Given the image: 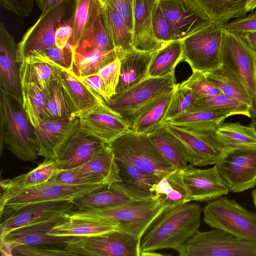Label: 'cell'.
I'll return each instance as SVG.
<instances>
[{
    "label": "cell",
    "instance_id": "obj_1",
    "mask_svg": "<svg viewBox=\"0 0 256 256\" xmlns=\"http://www.w3.org/2000/svg\"><path fill=\"white\" fill-rule=\"evenodd\" d=\"M202 210L198 204L190 202L164 210L142 238L141 253L166 248L176 250L184 244L199 231Z\"/></svg>",
    "mask_w": 256,
    "mask_h": 256
},
{
    "label": "cell",
    "instance_id": "obj_2",
    "mask_svg": "<svg viewBox=\"0 0 256 256\" xmlns=\"http://www.w3.org/2000/svg\"><path fill=\"white\" fill-rule=\"evenodd\" d=\"M0 152L3 146L18 158L32 162L38 158L34 126L22 106L4 89L0 88Z\"/></svg>",
    "mask_w": 256,
    "mask_h": 256
},
{
    "label": "cell",
    "instance_id": "obj_3",
    "mask_svg": "<svg viewBox=\"0 0 256 256\" xmlns=\"http://www.w3.org/2000/svg\"><path fill=\"white\" fill-rule=\"evenodd\" d=\"M158 198L134 201L108 209L74 210L66 213L67 218H101L115 223L118 230L141 240L144 234L164 210Z\"/></svg>",
    "mask_w": 256,
    "mask_h": 256
},
{
    "label": "cell",
    "instance_id": "obj_4",
    "mask_svg": "<svg viewBox=\"0 0 256 256\" xmlns=\"http://www.w3.org/2000/svg\"><path fill=\"white\" fill-rule=\"evenodd\" d=\"M107 145L116 160L131 164L160 178L176 170L161 154L148 135L130 130Z\"/></svg>",
    "mask_w": 256,
    "mask_h": 256
},
{
    "label": "cell",
    "instance_id": "obj_5",
    "mask_svg": "<svg viewBox=\"0 0 256 256\" xmlns=\"http://www.w3.org/2000/svg\"><path fill=\"white\" fill-rule=\"evenodd\" d=\"M202 212L204 220L212 228L256 244V213L234 200L221 196L206 204Z\"/></svg>",
    "mask_w": 256,
    "mask_h": 256
},
{
    "label": "cell",
    "instance_id": "obj_6",
    "mask_svg": "<svg viewBox=\"0 0 256 256\" xmlns=\"http://www.w3.org/2000/svg\"><path fill=\"white\" fill-rule=\"evenodd\" d=\"M224 34L223 25L210 22L183 38V60L192 71L205 73L218 68L222 65Z\"/></svg>",
    "mask_w": 256,
    "mask_h": 256
},
{
    "label": "cell",
    "instance_id": "obj_7",
    "mask_svg": "<svg viewBox=\"0 0 256 256\" xmlns=\"http://www.w3.org/2000/svg\"><path fill=\"white\" fill-rule=\"evenodd\" d=\"M176 250L180 256H256V244L214 228L198 231Z\"/></svg>",
    "mask_w": 256,
    "mask_h": 256
},
{
    "label": "cell",
    "instance_id": "obj_8",
    "mask_svg": "<svg viewBox=\"0 0 256 256\" xmlns=\"http://www.w3.org/2000/svg\"><path fill=\"white\" fill-rule=\"evenodd\" d=\"M63 248L72 256H140V240L117 230L106 234L70 237Z\"/></svg>",
    "mask_w": 256,
    "mask_h": 256
},
{
    "label": "cell",
    "instance_id": "obj_9",
    "mask_svg": "<svg viewBox=\"0 0 256 256\" xmlns=\"http://www.w3.org/2000/svg\"><path fill=\"white\" fill-rule=\"evenodd\" d=\"M176 84L174 71L166 76L147 78L126 90L116 93L105 103L130 126L145 106L162 94L172 90Z\"/></svg>",
    "mask_w": 256,
    "mask_h": 256
},
{
    "label": "cell",
    "instance_id": "obj_10",
    "mask_svg": "<svg viewBox=\"0 0 256 256\" xmlns=\"http://www.w3.org/2000/svg\"><path fill=\"white\" fill-rule=\"evenodd\" d=\"M222 64L244 84L252 103V121L256 120V58L241 35L224 30Z\"/></svg>",
    "mask_w": 256,
    "mask_h": 256
},
{
    "label": "cell",
    "instance_id": "obj_11",
    "mask_svg": "<svg viewBox=\"0 0 256 256\" xmlns=\"http://www.w3.org/2000/svg\"><path fill=\"white\" fill-rule=\"evenodd\" d=\"M214 165L230 192H240L256 185V147L224 150Z\"/></svg>",
    "mask_w": 256,
    "mask_h": 256
},
{
    "label": "cell",
    "instance_id": "obj_12",
    "mask_svg": "<svg viewBox=\"0 0 256 256\" xmlns=\"http://www.w3.org/2000/svg\"><path fill=\"white\" fill-rule=\"evenodd\" d=\"M104 185V184H66L46 182L24 190L8 198L0 215L13 212L28 204L43 202L72 201Z\"/></svg>",
    "mask_w": 256,
    "mask_h": 256
},
{
    "label": "cell",
    "instance_id": "obj_13",
    "mask_svg": "<svg viewBox=\"0 0 256 256\" xmlns=\"http://www.w3.org/2000/svg\"><path fill=\"white\" fill-rule=\"evenodd\" d=\"M66 10V5L64 4L42 13L18 44L16 60L19 64L33 52L56 46L55 32L62 24Z\"/></svg>",
    "mask_w": 256,
    "mask_h": 256
},
{
    "label": "cell",
    "instance_id": "obj_14",
    "mask_svg": "<svg viewBox=\"0 0 256 256\" xmlns=\"http://www.w3.org/2000/svg\"><path fill=\"white\" fill-rule=\"evenodd\" d=\"M78 126V118L73 116L42 120L34 127L38 156L45 160H56Z\"/></svg>",
    "mask_w": 256,
    "mask_h": 256
},
{
    "label": "cell",
    "instance_id": "obj_15",
    "mask_svg": "<svg viewBox=\"0 0 256 256\" xmlns=\"http://www.w3.org/2000/svg\"><path fill=\"white\" fill-rule=\"evenodd\" d=\"M158 6L170 24L178 40L198 31L211 22L194 0H158Z\"/></svg>",
    "mask_w": 256,
    "mask_h": 256
},
{
    "label": "cell",
    "instance_id": "obj_16",
    "mask_svg": "<svg viewBox=\"0 0 256 256\" xmlns=\"http://www.w3.org/2000/svg\"><path fill=\"white\" fill-rule=\"evenodd\" d=\"M164 124L184 144L190 156V164L192 166L215 164L224 152L214 136V130H188L172 124Z\"/></svg>",
    "mask_w": 256,
    "mask_h": 256
},
{
    "label": "cell",
    "instance_id": "obj_17",
    "mask_svg": "<svg viewBox=\"0 0 256 256\" xmlns=\"http://www.w3.org/2000/svg\"><path fill=\"white\" fill-rule=\"evenodd\" d=\"M78 128L106 144L130 130V126L118 113L105 102L87 111L78 118Z\"/></svg>",
    "mask_w": 256,
    "mask_h": 256
},
{
    "label": "cell",
    "instance_id": "obj_18",
    "mask_svg": "<svg viewBox=\"0 0 256 256\" xmlns=\"http://www.w3.org/2000/svg\"><path fill=\"white\" fill-rule=\"evenodd\" d=\"M180 171L192 201L210 202L230 192L215 165L210 168L200 169L188 164Z\"/></svg>",
    "mask_w": 256,
    "mask_h": 256
},
{
    "label": "cell",
    "instance_id": "obj_19",
    "mask_svg": "<svg viewBox=\"0 0 256 256\" xmlns=\"http://www.w3.org/2000/svg\"><path fill=\"white\" fill-rule=\"evenodd\" d=\"M74 210L71 200L34 203L12 213L0 224V240L11 231Z\"/></svg>",
    "mask_w": 256,
    "mask_h": 256
},
{
    "label": "cell",
    "instance_id": "obj_20",
    "mask_svg": "<svg viewBox=\"0 0 256 256\" xmlns=\"http://www.w3.org/2000/svg\"><path fill=\"white\" fill-rule=\"evenodd\" d=\"M18 44L8 31L5 24H0V88L19 102H22L20 66L16 60Z\"/></svg>",
    "mask_w": 256,
    "mask_h": 256
},
{
    "label": "cell",
    "instance_id": "obj_21",
    "mask_svg": "<svg viewBox=\"0 0 256 256\" xmlns=\"http://www.w3.org/2000/svg\"><path fill=\"white\" fill-rule=\"evenodd\" d=\"M66 213L54 216L38 222L15 229L0 240L10 247L19 246L63 244L70 238L48 234L57 224L66 220Z\"/></svg>",
    "mask_w": 256,
    "mask_h": 256
},
{
    "label": "cell",
    "instance_id": "obj_22",
    "mask_svg": "<svg viewBox=\"0 0 256 256\" xmlns=\"http://www.w3.org/2000/svg\"><path fill=\"white\" fill-rule=\"evenodd\" d=\"M44 62L55 68L56 77L68 97L72 108L73 116L78 118L90 110L105 102L100 96L90 90L75 74L72 70L64 68L52 62Z\"/></svg>",
    "mask_w": 256,
    "mask_h": 256
},
{
    "label": "cell",
    "instance_id": "obj_23",
    "mask_svg": "<svg viewBox=\"0 0 256 256\" xmlns=\"http://www.w3.org/2000/svg\"><path fill=\"white\" fill-rule=\"evenodd\" d=\"M158 5V0H134V48L143 51H155L164 44L156 40L153 30V18Z\"/></svg>",
    "mask_w": 256,
    "mask_h": 256
},
{
    "label": "cell",
    "instance_id": "obj_24",
    "mask_svg": "<svg viewBox=\"0 0 256 256\" xmlns=\"http://www.w3.org/2000/svg\"><path fill=\"white\" fill-rule=\"evenodd\" d=\"M105 144L101 140L78 128L56 160L58 169L60 171L70 170L85 164Z\"/></svg>",
    "mask_w": 256,
    "mask_h": 256
},
{
    "label": "cell",
    "instance_id": "obj_25",
    "mask_svg": "<svg viewBox=\"0 0 256 256\" xmlns=\"http://www.w3.org/2000/svg\"><path fill=\"white\" fill-rule=\"evenodd\" d=\"M116 160L120 178V182H114L116 188L134 201L156 198L152 188L161 178L145 172L131 164Z\"/></svg>",
    "mask_w": 256,
    "mask_h": 256
},
{
    "label": "cell",
    "instance_id": "obj_26",
    "mask_svg": "<svg viewBox=\"0 0 256 256\" xmlns=\"http://www.w3.org/2000/svg\"><path fill=\"white\" fill-rule=\"evenodd\" d=\"M60 170L56 160H45L32 170L12 178L0 180V211L6 201L24 190L48 182Z\"/></svg>",
    "mask_w": 256,
    "mask_h": 256
},
{
    "label": "cell",
    "instance_id": "obj_27",
    "mask_svg": "<svg viewBox=\"0 0 256 256\" xmlns=\"http://www.w3.org/2000/svg\"><path fill=\"white\" fill-rule=\"evenodd\" d=\"M157 50L143 51L132 48L120 54L118 58L120 62V74L116 93L126 90L146 78L150 64Z\"/></svg>",
    "mask_w": 256,
    "mask_h": 256
},
{
    "label": "cell",
    "instance_id": "obj_28",
    "mask_svg": "<svg viewBox=\"0 0 256 256\" xmlns=\"http://www.w3.org/2000/svg\"><path fill=\"white\" fill-rule=\"evenodd\" d=\"M71 18L72 34L68 43L76 50L88 36L102 10L101 0H74Z\"/></svg>",
    "mask_w": 256,
    "mask_h": 256
},
{
    "label": "cell",
    "instance_id": "obj_29",
    "mask_svg": "<svg viewBox=\"0 0 256 256\" xmlns=\"http://www.w3.org/2000/svg\"><path fill=\"white\" fill-rule=\"evenodd\" d=\"M117 230L116 224L101 218H68L66 220L56 226L48 234L66 237L92 236Z\"/></svg>",
    "mask_w": 256,
    "mask_h": 256
},
{
    "label": "cell",
    "instance_id": "obj_30",
    "mask_svg": "<svg viewBox=\"0 0 256 256\" xmlns=\"http://www.w3.org/2000/svg\"><path fill=\"white\" fill-rule=\"evenodd\" d=\"M172 96V90L164 92L145 106L134 118L130 130L148 135L162 126Z\"/></svg>",
    "mask_w": 256,
    "mask_h": 256
},
{
    "label": "cell",
    "instance_id": "obj_31",
    "mask_svg": "<svg viewBox=\"0 0 256 256\" xmlns=\"http://www.w3.org/2000/svg\"><path fill=\"white\" fill-rule=\"evenodd\" d=\"M148 136L163 157L176 170H182L190 164V156L184 146L164 124Z\"/></svg>",
    "mask_w": 256,
    "mask_h": 256
},
{
    "label": "cell",
    "instance_id": "obj_32",
    "mask_svg": "<svg viewBox=\"0 0 256 256\" xmlns=\"http://www.w3.org/2000/svg\"><path fill=\"white\" fill-rule=\"evenodd\" d=\"M134 202L114 183L104 185L72 200L74 210L108 209Z\"/></svg>",
    "mask_w": 256,
    "mask_h": 256
},
{
    "label": "cell",
    "instance_id": "obj_33",
    "mask_svg": "<svg viewBox=\"0 0 256 256\" xmlns=\"http://www.w3.org/2000/svg\"><path fill=\"white\" fill-rule=\"evenodd\" d=\"M152 191L162 202L164 210H170L192 201L180 170H176L161 178L154 184Z\"/></svg>",
    "mask_w": 256,
    "mask_h": 256
},
{
    "label": "cell",
    "instance_id": "obj_34",
    "mask_svg": "<svg viewBox=\"0 0 256 256\" xmlns=\"http://www.w3.org/2000/svg\"><path fill=\"white\" fill-rule=\"evenodd\" d=\"M72 169L84 174L98 176L106 184L120 181L116 159L107 144L98 150L88 162Z\"/></svg>",
    "mask_w": 256,
    "mask_h": 256
},
{
    "label": "cell",
    "instance_id": "obj_35",
    "mask_svg": "<svg viewBox=\"0 0 256 256\" xmlns=\"http://www.w3.org/2000/svg\"><path fill=\"white\" fill-rule=\"evenodd\" d=\"M122 54L116 50L106 51L92 48L88 50L78 48L74 52L72 70L80 78L96 74Z\"/></svg>",
    "mask_w": 256,
    "mask_h": 256
},
{
    "label": "cell",
    "instance_id": "obj_36",
    "mask_svg": "<svg viewBox=\"0 0 256 256\" xmlns=\"http://www.w3.org/2000/svg\"><path fill=\"white\" fill-rule=\"evenodd\" d=\"M214 135L224 151L256 147V133L250 126H244L239 122H222L214 130Z\"/></svg>",
    "mask_w": 256,
    "mask_h": 256
},
{
    "label": "cell",
    "instance_id": "obj_37",
    "mask_svg": "<svg viewBox=\"0 0 256 256\" xmlns=\"http://www.w3.org/2000/svg\"><path fill=\"white\" fill-rule=\"evenodd\" d=\"M204 74L208 80L223 94L245 104L252 110L251 99L246 87L226 66L222 64L218 68Z\"/></svg>",
    "mask_w": 256,
    "mask_h": 256
},
{
    "label": "cell",
    "instance_id": "obj_38",
    "mask_svg": "<svg viewBox=\"0 0 256 256\" xmlns=\"http://www.w3.org/2000/svg\"><path fill=\"white\" fill-rule=\"evenodd\" d=\"M183 60L182 40H175L164 44L154 56L146 78L162 77L174 71Z\"/></svg>",
    "mask_w": 256,
    "mask_h": 256
},
{
    "label": "cell",
    "instance_id": "obj_39",
    "mask_svg": "<svg viewBox=\"0 0 256 256\" xmlns=\"http://www.w3.org/2000/svg\"><path fill=\"white\" fill-rule=\"evenodd\" d=\"M208 16L211 22L221 25L234 18L246 16L248 0H194Z\"/></svg>",
    "mask_w": 256,
    "mask_h": 256
},
{
    "label": "cell",
    "instance_id": "obj_40",
    "mask_svg": "<svg viewBox=\"0 0 256 256\" xmlns=\"http://www.w3.org/2000/svg\"><path fill=\"white\" fill-rule=\"evenodd\" d=\"M105 21L115 48L120 52L134 48L132 32L122 16L106 0H101Z\"/></svg>",
    "mask_w": 256,
    "mask_h": 256
},
{
    "label": "cell",
    "instance_id": "obj_41",
    "mask_svg": "<svg viewBox=\"0 0 256 256\" xmlns=\"http://www.w3.org/2000/svg\"><path fill=\"white\" fill-rule=\"evenodd\" d=\"M228 115L209 110L186 112L176 116L166 124L193 131H212Z\"/></svg>",
    "mask_w": 256,
    "mask_h": 256
},
{
    "label": "cell",
    "instance_id": "obj_42",
    "mask_svg": "<svg viewBox=\"0 0 256 256\" xmlns=\"http://www.w3.org/2000/svg\"><path fill=\"white\" fill-rule=\"evenodd\" d=\"M194 110H209L226 114L229 116L243 115L252 118V110L249 106L223 94L194 100L187 112Z\"/></svg>",
    "mask_w": 256,
    "mask_h": 256
},
{
    "label": "cell",
    "instance_id": "obj_43",
    "mask_svg": "<svg viewBox=\"0 0 256 256\" xmlns=\"http://www.w3.org/2000/svg\"><path fill=\"white\" fill-rule=\"evenodd\" d=\"M45 90L46 104L42 120L72 116V110L70 100L56 77L50 81Z\"/></svg>",
    "mask_w": 256,
    "mask_h": 256
},
{
    "label": "cell",
    "instance_id": "obj_44",
    "mask_svg": "<svg viewBox=\"0 0 256 256\" xmlns=\"http://www.w3.org/2000/svg\"><path fill=\"white\" fill-rule=\"evenodd\" d=\"M20 74L22 86L38 84L46 89L56 74L52 65L27 58L20 64Z\"/></svg>",
    "mask_w": 256,
    "mask_h": 256
},
{
    "label": "cell",
    "instance_id": "obj_45",
    "mask_svg": "<svg viewBox=\"0 0 256 256\" xmlns=\"http://www.w3.org/2000/svg\"><path fill=\"white\" fill-rule=\"evenodd\" d=\"M22 90L23 108L32 126L36 127L42 120L46 90L38 84L23 86Z\"/></svg>",
    "mask_w": 256,
    "mask_h": 256
},
{
    "label": "cell",
    "instance_id": "obj_46",
    "mask_svg": "<svg viewBox=\"0 0 256 256\" xmlns=\"http://www.w3.org/2000/svg\"><path fill=\"white\" fill-rule=\"evenodd\" d=\"M194 100L193 94L189 88L182 82L176 84L172 90V96L163 124L167 123L187 112Z\"/></svg>",
    "mask_w": 256,
    "mask_h": 256
},
{
    "label": "cell",
    "instance_id": "obj_47",
    "mask_svg": "<svg viewBox=\"0 0 256 256\" xmlns=\"http://www.w3.org/2000/svg\"><path fill=\"white\" fill-rule=\"evenodd\" d=\"M75 51L68 43L63 48L54 46L35 52L28 58L42 62H52L64 68L72 70Z\"/></svg>",
    "mask_w": 256,
    "mask_h": 256
},
{
    "label": "cell",
    "instance_id": "obj_48",
    "mask_svg": "<svg viewBox=\"0 0 256 256\" xmlns=\"http://www.w3.org/2000/svg\"><path fill=\"white\" fill-rule=\"evenodd\" d=\"M84 42L86 44L83 46H88V48H96L106 51L116 50L105 21L102 6L100 12L88 36L82 44Z\"/></svg>",
    "mask_w": 256,
    "mask_h": 256
},
{
    "label": "cell",
    "instance_id": "obj_49",
    "mask_svg": "<svg viewBox=\"0 0 256 256\" xmlns=\"http://www.w3.org/2000/svg\"><path fill=\"white\" fill-rule=\"evenodd\" d=\"M182 84L192 90L194 100L222 94L220 90L208 80L204 72L197 70L192 71L189 78Z\"/></svg>",
    "mask_w": 256,
    "mask_h": 256
},
{
    "label": "cell",
    "instance_id": "obj_50",
    "mask_svg": "<svg viewBox=\"0 0 256 256\" xmlns=\"http://www.w3.org/2000/svg\"><path fill=\"white\" fill-rule=\"evenodd\" d=\"M48 182L66 184H106L100 178L80 173L74 169L63 170L50 178Z\"/></svg>",
    "mask_w": 256,
    "mask_h": 256
},
{
    "label": "cell",
    "instance_id": "obj_51",
    "mask_svg": "<svg viewBox=\"0 0 256 256\" xmlns=\"http://www.w3.org/2000/svg\"><path fill=\"white\" fill-rule=\"evenodd\" d=\"M52 245L19 246L11 248V256H70L72 254Z\"/></svg>",
    "mask_w": 256,
    "mask_h": 256
},
{
    "label": "cell",
    "instance_id": "obj_52",
    "mask_svg": "<svg viewBox=\"0 0 256 256\" xmlns=\"http://www.w3.org/2000/svg\"><path fill=\"white\" fill-rule=\"evenodd\" d=\"M120 70V62L117 58L101 68L98 74L102 78L106 94L110 99L116 93Z\"/></svg>",
    "mask_w": 256,
    "mask_h": 256
},
{
    "label": "cell",
    "instance_id": "obj_53",
    "mask_svg": "<svg viewBox=\"0 0 256 256\" xmlns=\"http://www.w3.org/2000/svg\"><path fill=\"white\" fill-rule=\"evenodd\" d=\"M153 30L156 38L162 44L178 40L172 27L158 5L153 18Z\"/></svg>",
    "mask_w": 256,
    "mask_h": 256
},
{
    "label": "cell",
    "instance_id": "obj_54",
    "mask_svg": "<svg viewBox=\"0 0 256 256\" xmlns=\"http://www.w3.org/2000/svg\"><path fill=\"white\" fill-rule=\"evenodd\" d=\"M223 27L226 30L239 34L256 32V11L228 22Z\"/></svg>",
    "mask_w": 256,
    "mask_h": 256
},
{
    "label": "cell",
    "instance_id": "obj_55",
    "mask_svg": "<svg viewBox=\"0 0 256 256\" xmlns=\"http://www.w3.org/2000/svg\"><path fill=\"white\" fill-rule=\"evenodd\" d=\"M35 0H0L4 8L20 17L28 16L32 11Z\"/></svg>",
    "mask_w": 256,
    "mask_h": 256
},
{
    "label": "cell",
    "instance_id": "obj_56",
    "mask_svg": "<svg viewBox=\"0 0 256 256\" xmlns=\"http://www.w3.org/2000/svg\"><path fill=\"white\" fill-rule=\"evenodd\" d=\"M110 6L124 18L130 30H133L134 0H106Z\"/></svg>",
    "mask_w": 256,
    "mask_h": 256
},
{
    "label": "cell",
    "instance_id": "obj_57",
    "mask_svg": "<svg viewBox=\"0 0 256 256\" xmlns=\"http://www.w3.org/2000/svg\"><path fill=\"white\" fill-rule=\"evenodd\" d=\"M80 78L90 90L100 96L105 102L110 100L106 94L104 82L98 74Z\"/></svg>",
    "mask_w": 256,
    "mask_h": 256
},
{
    "label": "cell",
    "instance_id": "obj_58",
    "mask_svg": "<svg viewBox=\"0 0 256 256\" xmlns=\"http://www.w3.org/2000/svg\"><path fill=\"white\" fill-rule=\"evenodd\" d=\"M72 20L61 24L55 32V45L60 48H63L69 42L72 34L71 26Z\"/></svg>",
    "mask_w": 256,
    "mask_h": 256
},
{
    "label": "cell",
    "instance_id": "obj_59",
    "mask_svg": "<svg viewBox=\"0 0 256 256\" xmlns=\"http://www.w3.org/2000/svg\"><path fill=\"white\" fill-rule=\"evenodd\" d=\"M72 0H35L42 13L49 12L56 8Z\"/></svg>",
    "mask_w": 256,
    "mask_h": 256
},
{
    "label": "cell",
    "instance_id": "obj_60",
    "mask_svg": "<svg viewBox=\"0 0 256 256\" xmlns=\"http://www.w3.org/2000/svg\"><path fill=\"white\" fill-rule=\"evenodd\" d=\"M248 43L256 58V32L240 34Z\"/></svg>",
    "mask_w": 256,
    "mask_h": 256
},
{
    "label": "cell",
    "instance_id": "obj_61",
    "mask_svg": "<svg viewBox=\"0 0 256 256\" xmlns=\"http://www.w3.org/2000/svg\"><path fill=\"white\" fill-rule=\"evenodd\" d=\"M256 8V0H248L246 6V12H248L252 11Z\"/></svg>",
    "mask_w": 256,
    "mask_h": 256
},
{
    "label": "cell",
    "instance_id": "obj_62",
    "mask_svg": "<svg viewBox=\"0 0 256 256\" xmlns=\"http://www.w3.org/2000/svg\"><path fill=\"white\" fill-rule=\"evenodd\" d=\"M252 201L256 210V188L252 190Z\"/></svg>",
    "mask_w": 256,
    "mask_h": 256
},
{
    "label": "cell",
    "instance_id": "obj_63",
    "mask_svg": "<svg viewBox=\"0 0 256 256\" xmlns=\"http://www.w3.org/2000/svg\"><path fill=\"white\" fill-rule=\"evenodd\" d=\"M250 126L252 128L256 133V120L254 121H252V122L250 124Z\"/></svg>",
    "mask_w": 256,
    "mask_h": 256
},
{
    "label": "cell",
    "instance_id": "obj_64",
    "mask_svg": "<svg viewBox=\"0 0 256 256\" xmlns=\"http://www.w3.org/2000/svg\"></svg>",
    "mask_w": 256,
    "mask_h": 256
}]
</instances>
